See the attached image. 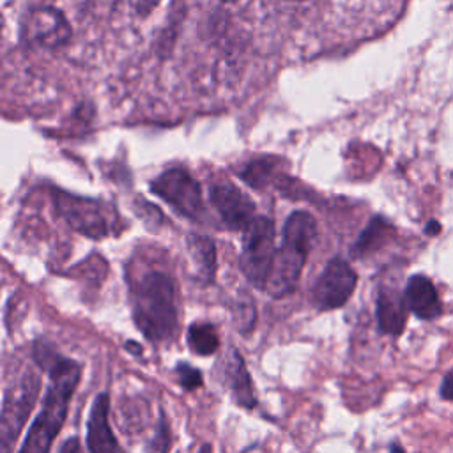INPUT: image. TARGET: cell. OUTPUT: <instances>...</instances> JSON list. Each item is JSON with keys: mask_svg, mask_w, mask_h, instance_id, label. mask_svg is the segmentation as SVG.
<instances>
[{"mask_svg": "<svg viewBox=\"0 0 453 453\" xmlns=\"http://www.w3.org/2000/svg\"><path fill=\"white\" fill-rule=\"evenodd\" d=\"M34 359L48 372L50 386L42 400V409L34 419L19 453H50L53 439L65 421L71 396L81 377V366L74 359L62 357L42 340L34 345Z\"/></svg>", "mask_w": 453, "mask_h": 453, "instance_id": "6da1fadb", "label": "cell"}, {"mask_svg": "<svg viewBox=\"0 0 453 453\" xmlns=\"http://www.w3.org/2000/svg\"><path fill=\"white\" fill-rule=\"evenodd\" d=\"M389 232V225L386 221H382L380 218H373V221L370 223V226L361 234V237L357 239L356 242V248L354 251L357 255H363L366 251H372L375 250L382 241L384 237L388 235Z\"/></svg>", "mask_w": 453, "mask_h": 453, "instance_id": "e0dca14e", "label": "cell"}, {"mask_svg": "<svg viewBox=\"0 0 453 453\" xmlns=\"http://www.w3.org/2000/svg\"><path fill=\"white\" fill-rule=\"evenodd\" d=\"M161 0H136V12L140 16H147Z\"/></svg>", "mask_w": 453, "mask_h": 453, "instance_id": "44dd1931", "label": "cell"}, {"mask_svg": "<svg viewBox=\"0 0 453 453\" xmlns=\"http://www.w3.org/2000/svg\"><path fill=\"white\" fill-rule=\"evenodd\" d=\"M126 347H129V349H133V350H136V352H138V354H140V352H142V349H140V345H136V343H133V342H127V343H126Z\"/></svg>", "mask_w": 453, "mask_h": 453, "instance_id": "603a6c76", "label": "cell"}, {"mask_svg": "<svg viewBox=\"0 0 453 453\" xmlns=\"http://www.w3.org/2000/svg\"><path fill=\"white\" fill-rule=\"evenodd\" d=\"M357 283L356 271L343 258H331L311 288L313 304L329 311L343 306L352 296Z\"/></svg>", "mask_w": 453, "mask_h": 453, "instance_id": "ba28073f", "label": "cell"}, {"mask_svg": "<svg viewBox=\"0 0 453 453\" xmlns=\"http://www.w3.org/2000/svg\"><path fill=\"white\" fill-rule=\"evenodd\" d=\"M405 303L416 317L425 320L441 313V301L435 285L423 274H414L409 278L405 287Z\"/></svg>", "mask_w": 453, "mask_h": 453, "instance_id": "7c38bea8", "label": "cell"}, {"mask_svg": "<svg viewBox=\"0 0 453 453\" xmlns=\"http://www.w3.org/2000/svg\"><path fill=\"white\" fill-rule=\"evenodd\" d=\"M211 202L221 219L232 230H246L255 218V203L230 180H216L211 184Z\"/></svg>", "mask_w": 453, "mask_h": 453, "instance_id": "30bf717a", "label": "cell"}, {"mask_svg": "<svg viewBox=\"0 0 453 453\" xmlns=\"http://www.w3.org/2000/svg\"><path fill=\"white\" fill-rule=\"evenodd\" d=\"M225 375L228 380V388L234 395V400L244 409H253L257 400H255V393H253L251 377L248 373L244 359L241 357V354L237 350H232V354L226 361Z\"/></svg>", "mask_w": 453, "mask_h": 453, "instance_id": "5bb4252c", "label": "cell"}, {"mask_svg": "<svg viewBox=\"0 0 453 453\" xmlns=\"http://www.w3.org/2000/svg\"><path fill=\"white\" fill-rule=\"evenodd\" d=\"M276 257L274 248V223L265 216L253 218L246 226L241 251V271L246 280L257 288H265L273 262Z\"/></svg>", "mask_w": 453, "mask_h": 453, "instance_id": "277c9868", "label": "cell"}, {"mask_svg": "<svg viewBox=\"0 0 453 453\" xmlns=\"http://www.w3.org/2000/svg\"><path fill=\"white\" fill-rule=\"evenodd\" d=\"M60 453H83L81 451V444L76 437H69L64 441V444L60 446Z\"/></svg>", "mask_w": 453, "mask_h": 453, "instance_id": "ffe728a7", "label": "cell"}, {"mask_svg": "<svg viewBox=\"0 0 453 453\" xmlns=\"http://www.w3.org/2000/svg\"><path fill=\"white\" fill-rule=\"evenodd\" d=\"M175 373H177V379H179V384L186 389V391H193L196 388L202 386V372L198 368H195L193 365L189 363H177L175 366Z\"/></svg>", "mask_w": 453, "mask_h": 453, "instance_id": "ac0fdd59", "label": "cell"}, {"mask_svg": "<svg viewBox=\"0 0 453 453\" xmlns=\"http://www.w3.org/2000/svg\"><path fill=\"white\" fill-rule=\"evenodd\" d=\"M315 239V218L306 211L292 212L285 221L281 246L276 250V257L265 283L269 296L281 299L296 290Z\"/></svg>", "mask_w": 453, "mask_h": 453, "instance_id": "7a4b0ae2", "label": "cell"}, {"mask_svg": "<svg viewBox=\"0 0 453 453\" xmlns=\"http://www.w3.org/2000/svg\"><path fill=\"white\" fill-rule=\"evenodd\" d=\"M189 251L198 267V276L203 281H212L216 273V248L214 242L207 237H191L189 239Z\"/></svg>", "mask_w": 453, "mask_h": 453, "instance_id": "9a60e30c", "label": "cell"}, {"mask_svg": "<svg viewBox=\"0 0 453 453\" xmlns=\"http://www.w3.org/2000/svg\"><path fill=\"white\" fill-rule=\"evenodd\" d=\"M405 296H400L395 288H380L377 297V324L384 334L398 336L407 320Z\"/></svg>", "mask_w": 453, "mask_h": 453, "instance_id": "4fadbf2b", "label": "cell"}, {"mask_svg": "<svg viewBox=\"0 0 453 453\" xmlns=\"http://www.w3.org/2000/svg\"><path fill=\"white\" fill-rule=\"evenodd\" d=\"M441 396L444 400H453V370H449L444 379H442V384H441Z\"/></svg>", "mask_w": 453, "mask_h": 453, "instance_id": "d6986e66", "label": "cell"}, {"mask_svg": "<svg viewBox=\"0 0 453 453\" xmlns=\"http://www.w3.org/2000/svg\"><path fill=\"white\" fill-rule=\"evenodd\" d=\"M150 189L182 216L200 219V216L203 214L200 186L195 177L184 168H172L163 172L150 184Z\"/></svg>", "mask_w": 453, "mask_h": 453, "instance_id": "8992f818", "label": "cell"}, {"mask_svg": "<svg viewBox=\"0 0 453 453\" xmlns=\"http://www.w3.org/2000/svg\"><path fill=\"white\" fill-rule=\"evenodd\" d=\"M198 453H212V451H211V446H209V444H203Z\"/></svg>", "mask_w": 453, "mask_h": 453, "instance_id": "d4e9b609", "label": "cell"}, {"mask_svg": "<svg viewBox=\"0 0 453 453\" xmlns=\"http://www.w3.org/2000/svg\"><path fill=\"white\" fill-rule=\"evenodd\" d=\"M55 207L62 218L78 232L88 237H104L111 230V219L108 211L96 200L55 193Z\"/></svg>", "mask_w": 453, "mask_h": 453, "instance_id": "9c48e42d", "label": "cell"}, {"mask_svg": "<svg viewBox=\"0 0 453 453\" xmlns=\"http://www.w3.org/2000/svg\"><path fill=\"white\" fill-rule=\"evenodd\" d=\"M188 345L198 356H211L219 349V336L212 324L195 322L188 329Z\"/></svg>", "mask_w": 453, "mask_h": 453, "instance_id": "2e32d148", "label": "cell"}, {"mask_svg": "<svg viewBox=\"0 0 453 453\" xmlns=\"http://www.w3.org/2000/svg\"><path fill=\"white\" fill-rule=\"evenodd\" d=\"M425 232H426L428 235H437V234L441 232V225H439L435 219H432V221H428V225L425 226Z\"/></svg>", "mask_w": 453, "mask_h": 453, "instance_id": "7402d4cb", "label": "cell"}, {"mask_svg": "<svg viewBox=\"0 0 453 453\" xmlns=\"http://www.w3.org/2000/svg\"><path fill=\"white\" fill-rule=\"evenodd\" d=\"M39 393V377L34 372H27L19 384L5 391L0 419V444L2 453H9L18 439Z\"/></svg>", "mask_w": 453, "mask_h": 453, "instance_id": "5b68a950", "label": "cell"}, {"mask_svg": "<svg viewBox=\"0 0 453 453\" xmlns=\"http://www.w3.org/2000/svg\"><path fill=\"white\" fill-rule=\"evenodd\" d=\"M133 319L150 342L170 340L177 329L173 280L161 273H145L133 288Z\"/></svg>", "mask_w": 453, "mask_h": 453, "instance_id": "3957f363", "label": "cell"}, {"mask_svg": "<svg viewBox=\"0 0 453 453\" xmlns=\"http://www.w3.org/2000/svg\"><path fill=\"white\" fill-rule=\"evenodd\" d=\"M223 2H226V4H232V2H237V0H223Z\"/></svg>", "mask_w": 453, "mask_h": 453, "instance_id": "484cf974", "label": "cell"}, {"mask_svg": "<svg viewBox=\"0 0 453 453\" xmlns=\"http://www.w3.org/2000/svg\"><path fill=\"white\" fill-rule=\"evenodd\" d=\"M110 398L106 393L96 396L87 419V448L90 453H117L119 444L108 423Z\"/></svg>", "mask_w": 453, "mask_h": 453, "instance_id": "8fae6325", "label": "cell"}, {"mask_svg": "<svg viewBox=\"0 0 453 453\" xmlns=\"http://www.w3.org/2000/svg\"><path fill=\"white\" fill-rule=\"evenodd\" d=\"M73 30L65 16L51 5L35 7L21 23V39L28 46L55 50L71 41Z\"/></svg>", "mask_w": 453, "mask_h": 453, "instance_id": "52a82bcc", "label": "cell"}, {"mask_svg": "<svg viewBox=\"0 0 453 453\" xmlns=\"http://www.w3.org/2000/svg\"><path fill=\"white\" fill-rule=\"evenodd\" d=\"M391 453H405V451H403L398 444H393V446H391Z\"/></svg>", "mask_w": 453, "mask_h": 453, "instance_id": "cb8c5ba5", "label": "cell"}]
</instances>
